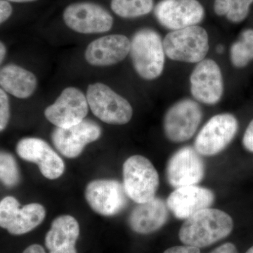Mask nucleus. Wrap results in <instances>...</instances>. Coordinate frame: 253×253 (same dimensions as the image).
Instances as JSON below:
<instances>
[{
    "label": "nucleus",
    "instance_id": "nucleus-19",
    "mask_svg": "<svg viewBox=\"0 0 253 253\" xmlns=\"http://www.w3.org/2000/svg\"><path fill=\"white\" fill-rule=\"evenodd\" d=\"M168 209L167 204L158 198L138 204L129 215V226L137 234L154 233L167 222Z\"/></svg>",
    "mask_w": 253,
    "mask_h": 253
},
{
    "label": "nucleus",
    "instance_id": "nucleus-11",
    "mask_svg": "<svg viewBox=\"0 0 253 253\" xmlns=\"http://www.w3.org/2000/svg\"><path fill=\"white\" fill-rule=\"evenodd\" d=\"M89 107L85 95L78 88L70 86L46 108L44 116L56 127H71L84 121Z\"/></svg>",
    "mask_w": 253,
    "mask_h": 253
},
{
    "label": "nucleus",
    "instance_id": "nucleus-4",
    "mask_svg": "<svg viewBox=\"0 0 253 253\" xmlns=\"http://www.w3.org/2000/svg\"><path fill=\"white\" fill-rule=\"evenodd\" d=\"M166 56L173 61L199 63L209 50L207 31L199 26H191L168 33L163 40Z\"/></svg>",
    "mask_w": 253,
    "mask_h": 253
},
{
    "label": "nucleus",
    "instance_id": "nucleus-36",
    "mask_svg": "<svg viewBox=\"0 0 253 253\" xmlns=\"http://www.w3.org/2000/svg\"><path fill=\"white\" fill-rule=\"evenodd\" d=\"M246 253H253V246H252L251 249L248 250L247 252Z\"/></svg>",
    "mask_w": 253,
    "mask_h": 253
},
{
    "label": "nucleus",
    "instance_id": "nucleus-26",
    "mask_svg": "<svg viewBox=\"0 0 253 253\" xmlns=\"http://www.w3.org/2000/svg\"><path fill=\"white\" fill-rule=\"evenodd\" d=\"M10 118L9 97L4 89L0 90V130L6 129Z\"/></svg>",
    "mask_w": 253,
    "mask_h": 253
},
{
    "label": "nucleus",
    "instance_id": "nucleus-8",
    "mask_svg": "<svg viewBox=\"0 0 253 253\" xmlns=\"http://www.w3.org/2000/svg\"><path fill=\"white\" fill-rule=\"evenodd\" d=\"M68 28L83 34L106 33L112 28L113 18L101 5L89 1L73 3L63 11Z\"/></svg>",
    "mask_w": 253,
    "mask_h": 253
},
{
    "label": "nucleus",
    "instance_id": "nucleus-29",
    "mask_svg": "<svg viewBox=\"0 0 253 253\" xmlns=\"http://www.w3.org/2000/svg\"><path fill=\"white\" fill-rule=\"evenodd\" d=\"M12 13V7L6 0L0 1V23H4Z\"/></svg>",
    "mask_w": 253,
    "mask_h": 253
},
{
    "label": "nucleus",
    "instance_id": "nucleus-27",
    "mask_svg": "<svg viewBox=\"0 0 253 253\" xmlns=\"http://www.w3.org/2000/svg\"><path fill=\"white\" fill-rule=\"evenodd\" d=\"M243 145L247 151L253 153V120L250 123L245 131L243 138Z\"/></svg>",
    "mask_w": 253,
    "mask_h": 253
},
{
    "label": "nucleus",
    "instance_id": "nucleus-9",
    "mask_svg": "<svg viewBox=\"0 0 253 253\" xmlns=\"http://www.w3.org/2000/svg\"><path fill=\"white\" fill-rule=\"evenodd\" d=\"M45 215V209L39 204L21 207L12 196H6L0 203V226L12 235H23L33 230Z\"/></svg>",
    "mask_w": 253,
    "mask_h": 253
},
{
    "label": "nucleus",
    "instance_id": "nucleus-15",
    "mask_svg": "<svg viewBox=\"0 0 253 253\" xmlns=\"http://www.w3.org/2000/svg\"><path fill=\"white\" fill-rule=\"evenodd\" d=\"M101 129L94 121L84 120L68 128L56 127L51 134L53 144L60 154L68 158L78 157L89 143L101 136Z\"/></svg>",
    "mask_w": 253,
    "mask_h": 253
},
{
    "label": "nucleus",
    "instance_id": "nucleus-32",
    "mask_svg": "<svg viewBox=\"0 0 253 253\" xmlns=\"http://www.w3.org/2000/svg\"><path fill=\"white\" fill-rule=\"evenodd\" d=\"M6 52V46H5L4 43L1 42V44H0V63H1L4 61Z\"/></svg>",
    "mask_w": 253,
    "mask_h": 253
},
{
    "label": "nucleus",
    "instance_id": "nucleus-3",
    "mask_svg": "<svg viewBox=\"0 0 253 253\" xmlns=\"http://www.w3.org/2000/svg\"><path fill=\"white\" fill-rule=\"evenodd\" d=\"M123 185L129 199L144 204L156 198L159 175L154 165L142 156H131L123 164Z\"/></svg>",
    "mask_w": 253,
    "mask_h": 253
},
{
    "label": "nucleus",
    "instance_id": "nucleus-28",
    "mask_svg": "<svg viewBox=\"0 0 253 253\" xmlns=\"http://www.w3.org/2000/svg\"><path fill=\"white\" fill-rule=\"evenodd\" d=\"M164 253H201L200 249L194 246H174L169 248L165 251Z\"/></svg>",
    "mask_w": 253,
    "mask_h": 253
},
{
    "label": "nucleus",
    "instance_id": "nucleus-25",
    "mask_svg": "<svg viewBox=\"0 0 253 253\" xmlns=\"http://www.w3.org/2000/svg\"><path fill=\"white\" fill-rule=\"evenodd\" d=\"M0 179L4 186L13 187L20 180V173L16 160L12 155L1 152L0 155Z\"/></svg>",
    "mask_w": 253,
    "mask_h": 253
},
{
    "label": "nucleus",
    "instance_id": "nucleus-13",
    "mask_svg": "<svg viewBox=\"0 0 253 253\" xmlns=\"http://www.w3.org/2000/svg\"><path fill=\"white\" fill-rule=\"evenodd\" d=\"M191 92L195 99L208 105L217 104L224 93L220 68L214 60L198 63L190 76Z\"/></svg>",
    "mask_w": 253,
    "mask_h": 253
},
{
    "label": "nucleus",
    "instance_id": "nucleus-1",
    "mask_svg": "<svg viewBox=\"0 0 253 253\" xmlns=\"http://www.w3.org/2000/svg\"><path fill=\"white\" fill-rule=\"evenodd\" d=\"M233 228L234 222L229 214L209 208L186 219L179 230V237L184 245L201 249L225 239Z\"/></svg>",
    "mask_w": 253,
    "mask_h": 253
},
{
    "label": "nucleus",
    "instance_id": "nucleus-34",
    "mask_svg": "<svg viewBox=\"0 0 253 253\" xmlns=\"http://www.w3.org/2000/svg\"><path fill=\"white\" fill-rule=\"evenodd\" d=\"M6 1H13V2L22 3V2H30V1H36V0H6Z\"/></svg>",
    "mask_w": 253,
    "mask_h": 253
},
{
    "label": "nucleus",
    "instance_id": "nucleus-7",
    "mask_svg": "<svg viewBox=\"0 0 253 253\" xmlns=\"http://www.w3.org/2000/svg\"><path fill=\"white\" fill-rule=\"evenodd\" d=\"M202 116V109L196 101L180 100L173 104L165 116V134L172 142L189 140L197 131Z\"/></svg>",
    "mask_w": 253,
    "mask_h": 253
},
{
    "label": "nucleus",
    "instance_id": "nucleus-18",
    "mask_svg": "<svg viewBox=\"0 0 253 253\" xmlns=\"http://www.w3.org/2000/svg\"><path fill=\"white\" fill-rule=\"evenodd\" d=\"M130 51V41L123 35H109L91 42L84 57L91 66H109L123 61Z\"/></svg>",
    "mask_w": 253,
    "mask_h": 253
},
{
    "label": "nucleus",
    "instance_id": "nucleus-30",
    "mask_svg": "<svg viewBox=\"0 0 253 253\" xmlns=\"http://www.w3.org/2000/svg\"><path fill=\"white\" fill-rule=\"evenodd\" d=\"M211 253H238L237 249L231 243H226L212 251Z\"/></svg>",
    "mask_w": 253,
    "mask_h": 253
},
{
    "label": "nucleus",
    "instance_id": "nucleus-24",
    "mask_svg": "<svg viewBox=\"0 0 253 253\" xmlns=\"http://www.w3.org/2000/svg\"><path fill=\"white\" fill-rule=\"evenodd\" d=\"M111 9L124 18L140 17L154 9V0H111Z\"/></svg>",
    "mask_w": 253,
    "mask_h": 253
},
{
    "label": "nucleus",
    "instance_id": "nucleus-12",
    "mask_svg": "<svg viewBox=\"0 0 253 253\" xmlns=\"http://www.w3.org/2000/svg\"><path fill=\"white\" fill-rule=\"evenodd\" d=\"M128 196L123 184L113 179L91 181L86 186V202L95 212L103 216H113L126 208Z\"/></svg>",
    "mask_w": 253,
    "mask_h": 253
},
{
    "label": "nucleus",
    "instance_id": "nucleus-22",
    "mask_svg": "<svg viewBox=\"0 0 253 253\" xmlns=\"http://www.w3.org/2000/svg\"><path fill=\"white\" fill-rule=\"evenodd\" d=\"M253 0H214V11L219 16H225L232 23H241L249 15Z\"/></svg>",
    "mask_w": 253,
    "mask_h": 253
},
{
    "label": "nucleus",
    "instance_id": "nucleus-20",
    "mask_svg": "<svg viewBox=\"0 0 253 253\" xmlns=\"http://www.w3.org/2000/svg\"><path fill=\"white\" fill-rule=\"evenodd\" d=\"M0 85L15 97L26 99L36 90L38 80L31 71L16 64H8L0 71Z\"/></svg>",
    "mask_w": 253,
    "mask_h": 253
},
{
    "label": "nucleus",
    "instance_id": "nucleus-17",
    "mask_svg": "<svg viewBox=\"0 0 253 253\" xmlns=\"http://www.w3.org/2000/svg\"><path fill=\"white\" fill-rule=\"evenodd\" d=\"M214 201L211 190L196 185L177 188L167 200L168 208L178 219H186L209 208Z\"/></svg>",
    "mask_w": 253,
    "mask_h": 253
},
{
    "label": "nucleus",
    "instance_id": "nucleus-31",
    "mask_svg": "<svg viewBox=\"0 0 253 253\" xmlns=\"http://www.w3.org/2000/svg\"><path fill=\"white\" fill-rule=\"evenodd\" d=\"M23 253H46V252L41 245L33 244L25 249Z\"/></svg>",
    "mask_w": 253,
    "mask_h": 253
},
{
    "label": "nucleus",
    "instance_id": "nucleus-16",
    "mask_svg": "<svg viewBox=\"0 0 253 253\" xmlns=\"http://www.w3.org/2000/svg\"><path fill=\"white\" fill-rule=\"evenodd\" d=\"M16 152L25 161L38 165L42 174L46 179H57L64 172L62 158L45 141L39 138L21 139L16 145Z\"/></svg>",
    "mask_w": 253,
    "mask_h": 253
},
{
    "label": "nucleus",
    "instance_id": "nucleus-23",
    "mask_svg": "<svg viewBox=\"0 0 253 253\" xmlns=\"http://www.w3.org/2000/svg\"><path fill=\"white\" fill-rule=\"evenodd\" d=\"M231 63L236 68L246 67L253 60V29L241 33L239 40L231 46Z\"/></svg>",
    "mask_w": 253,
    "mask_h": 253
},
{
    "label": "nucleus",
    "instance_id": "nucleus-33",
    "mask_svg": "<svg viewBox=\"0 0 253 253\" xmlns=\"http://www.w3.org/2000/svg\"><path fill=\"white\" fill-rule=\"evenodd\" d=\"M49 253H78L76 249L60 250V251H49Z\"/></svg>",
    "mask_w": 253,
    "mask_h": 253
},
{
    "label": "nucleus",
    "instance_id": "nucleus-5",
    "mask_svg": "<svg viewBox=\"0 0 253 253\" xmlns=\"http://www.w3.org/2000/svg\"><path fill=\"white\" fill-rule=\"evenodd\" d=\"M86 96L91 112L102 122L121 126L130 121L133 115L131 104L106 84H89Z\"/></svg>",
    "mask_w": 253,
    "mask_h": 253
},
{
    "label": "nucleus",
    "instance_id": "nucleus-21",
    "mask_svg": "<svg viewBox=\"0 0 253 253\" xmlns=\"http://www.w3.org/2000/svg\"><path fill=\"white\" fill-rule=\"evenodd\" d=\"M80 236L78 221L71 215H61L51 223L46 233L45 246L49 251L76 249Z\"/></svg>",
    "mask_w": 253,
    "mask_h": 253
},
{
    "label": "nucleus",
    "instance_id": "nucleus-2",
    "mask_svg": "<svg viewBox=\"0 0 253 253\" xmlns=\"http://www.w3.org/2000/svg\"><path fill=\"white\" fill-rule=\"evenodd\" d=\"M129 54L137 74L146 81L161 76L165 66L166 52L163 41L151 28H142L134 33L130 41Z\"/></svg>",
    "mask_w": 253,
    "mask_h": 253
},
{
    "label": "nucleus",
    "instance_id": "nucleus-35",
    "mask_svg": "<svg viewBox=\"0 0 253 253\" xmlns=\"http://www.w3.org/2000/svg\"><path fill=\"white\" fill-rule=\"evenodd\" d=\"M224 46L221 45V44H219V45H218L217 46V52L219 53V54H222V53L224 52Z\"/></svg>",
    "mask_w": 253,
    "mask_h": 253
},
{
    "label": "nucleus",
    "instance_id": "nucleus-6",
    "mask_svg": "<svg viewBox=\"0 0 253 253\" xmlns=\"http://www.w3.org/2000/svg\"><path fill=\"white\" fill-rule=\"evenodd\" d=\"M238 129L239 123L232 114L216 115L199 131L194 141V149L202 156H215L230 144Z\"/></svg>",
    "mask_w": 253,
    "mask_h": 253
},
{
    "label": "nucleus",
    "instance_id": "nucleus-10",
    "mask_svg": "<svg viewBox=\"0 0 253 253\" xmlns=\"http://www.w3.org/2000/svg\"><path fill=\"white\" fill-rule=\"evenodd\" d=\"M154 14L161 26L173 31L197 26L205 17V9L198 0H161Z\"/></svg>",
    "mask_w": 253,
    "mask_h": 253
},
{
    "label": "nucleus",
    "instance_id": "nucleus-14",
    "mask_svg": "<svg viewBox=\"0 0 253 253\" xmlns=\"http://www.w3.org/2000/svg\"><path fill=\"white\" fill-rule=\"evenodd\" d=\"M205 175L204 161L194 148H181L168 161L166 176L173 187L196 185Z\"/></svg>",
    "mask_w": 253,
    "mask_h": 253
}]
</instances>
